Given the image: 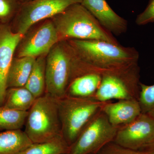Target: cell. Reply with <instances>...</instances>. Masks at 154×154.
<instances>
[{
    "mask_svg": "<svg viewBox=\"0 0 154 154\" xmlns=\"http://www.w3.org/2000/svg\"><path fill=\"white\" fill-rule=\"evenodd\" d=\"M71 80L88 73L103 75L139 65V53L134 47L101 40L71 39Z\"/></svg>",
    "mask_w": 154,
    "mask_h": 154,
    "instance_id": "cell-1",
    "label": "cell"
},
{
    "mask_svg": "<svg viewBox=\"0 0 154 154\" xmlns=\"http://www.w3.org/2000/svg\"><path fill=\"white\" fill-rule=\"evenodd\" d=\"M52 18L59 39L101 40L119 43L81 4L72 5Z\"/></svg>",
    "mask_w": 154,
    "mask_h": 154,
    "instance_id": "cell-2",
    "label": "cell"
},
{
    "mask_svg": "<svg viewBox=\"0 0 154 154\" xmlns=\"http://www.w3.org/2000/svg\"><path fill=\"white\" fill-rule=\"evenodd\" d=\"M25 131L33 143L63 136L57 99L45 94L37 98L28 111Z\"/></svg>",
    "mask_w": 154,
    "mask_h": 154,
    "instance_id": "cell-3",
    "label": "cell"
},
{
    "mask_svg": "<svg viewBox=\"0 0 154 154\" xmlns=\"http://www.w3.org/2000/svg\"><path fill=\"white\" fill-rule=\"evenodd\" d=\"M57 99L63 136L70 146L105 102L94 97L78 98L66 95Z\"/></svg>",
    "mask_w": 154,
    "mask_h": 154,
    "instance_id": "cell-4",
    "label": "cell"
},
{
    "mask_svg": "<svg viewBox=\"0 0 154 154\" xmlns=\"http://www.w3.org/2000/svg\"><path fill=\"white\" fill-rule=\"evenodd\" d=\"M46 59V91L55 99L63 97L71 78L72 60L68 43L55 45Z\"/></svg>",
    "mask_w": 154,
    "mask_h": 154,
    "instance_id": "cell-5",
    "label": "cell"
},
{
    "mask_svg": "<svg viewBox=\"0 0 154 154\" xmlns=\"http://www.w3.org/2000/svg\"><path fill=\"white\" fill-rule=\"evenodd\" d=\"M140 68L139 65L125 70L102 76L94 98L99 102L112 99H137L140 92Z\"/></svg>",
    "mask_w": 154,
    "mask_h": 154,
    "instance_id": "cell-6",
    "label": "cell"
},
{
    "mask_svg": "<svg viewBox=\"0 0 154 154\" xmlns=\"http://www.w3.org/2000/svg\"><path fill=\"white\" fill-rule=\"evenodd\" d=\"M118 128L113 126L102 110L85 126L75 142L70 147L69 154H96L113 142Z\"/></svg>",
    "mask_w": 154,
    "mask_h": 154,
    "instance_id": "cell-7",
    "label": "cell"
},
{
    "mask_svg": "<svg viewBox=\"0 0 154 154\" xmlns=\"http://www.w3.org/2000/svg\"><path fill=\"white\" fill-rule=\"evenodd\" d=\"M82 0H32L22 3L17 14V32L25 35L32 26L42 20L53 18L72 5Z\"/></svg>",
    "mask_w": 154,
    "mask_h": 154,
    "instance_id": "cell-8",
    "label": "cell"
},
{
    "mask_svg": "<svg viewBox=\"0 0 154 154\" xmlns=\"http://www.w3.org/2000/svg\"><path fill=\"white\" fill-rule=\"evenodd\" d=\"M113 142L141 151L154 143V117L141 113L134 121L118 128Z\"/></svg>",
    "mask_w": 154,
    "mask_h": 154,
    "instance_id": "cell-9",
    "label": "cell"
},
{
    "mask_svg": "<svg viewBox=\"0 0 154 154\" xmlns=\"http://www.w3.org/2000/svg\"><path fill=\"white\" fill-rule=\"evenodd\" d=\"M59 40L52 21H47L37 28L22 42L18 57H32L48 54Z\"/></svg>",
    "mask_w": 154,
    "mask_h": 154,
    "instance_id": "cell-10",
    "label": "cell"
},
{
    "mask_svg": "<svg viewBox=\"0 0 154 154\" xmlns=\"http://www.w3.org/2000/svg\"><path fill=\"white\" fill-rule=\"evenodd\" d=\"M24 36L14 32L6 25H0V107L4 105L8 90L7 80L14 52Z\"/></svg>",
    "mask_w": 154,
    "mask_h": 154,
    "instance_id": "cell-11",
    "label": "cell"
},
{
    "mask_svg": "<svg viewBox=\"0 0 154 154\" xmlns=\"http://www.w3.org/2000/svg\"><path fill=\"white\" fill-rule=\"evenodd\" d=\"M81 4L113 35L120 36L127 31V20L116 14L106 0H82Z\"/></svg>",
    "mask_w": 154,
    "mask_h": 154,
    "instance_id": "cell-12",
    "label": "cell"
},
{
    "mask_svg": "<svg viewBox=\"0 0 154 154\" xmlns=\"http://www.w3.org/2000/svg\"><path fill=\"white\" fill-rule=\"evenodd\" d=\"M101 110L110 124L117 128L134 121L142 113L138 100L135 99L105 102Z\"/></svg>",
    "mask_w": 154,
    "mask_h": 154,
    "instance_id": "cell-13",
    "label": "cell"
},
{
    "mask_svg": "<svg viewBox=\"0 0 154 154\" xmlns=\"http://www.w3.org/2000/svg\"><path fill=\"white\" fill-rule=\"evenodd\" d=\"M102 79V76L94 73L76 77L69 84L66 95L78 98H94Z\"/></svg>",
    "mask_w": 154,
    "mask_h": 154,
    "instance_id": "cell-14",
    "label": "cell"
},
{
    "mask_svg": "<svg viewBox=\"0 0 154 154\" xmlns=\"http://www.w3.org/2000/svg\"><path fill=\"white\" fill-rule=\"evenodd\" d=\"M32 143L22 129L0 131V154H19Z\"/></svg>",
    "mask_w": 154,
    "mask_h": 154,
    "instance_id": "cell-15",
    "label": "cell"
},
{
    "mask_svg": "<svg viewBox=\"0 0 154 154\" xmlns=\"http://www.w3.org/2000/svg\"><path fill=\"white\" fill-rule=\"evenodd\" d=\"M36 59L28 57L14 58L8 75V88L25 87Z\"/></svg>",
    "mask_w": 154,
    "mask_h": 154,
    "instance_id": "cell-16",
    "label": "cell"
},
{
    "mask_svg": "<svg viewBox=\"0 0 154 154\" xmlns=\"http://www.w3.org/2000/svg\"><path fill=\"white\" fill-rule=\"evenodd\" d=\"M46 59L43 56L36 58L25 87L37 99L46 91Z\"/></svg>",
    "mask_w": 154,
    "mask_h": 154,
    "instance_id": "cell-17",
    "label": "cell"
},
{
    "mask_svg": "<svg viewBox=\"0 0 154 154\" xmlns=\"http://www.w3.org/2000/svg\"><path fill=\"white\" fill-rule=\"evenodd\" d=\"M36 98L25 87L8 88L3 106L20 111H28Z\"/></svg>",
    "mask_w": 154,
    "mask_h": 154,
    "instance_id": "cell-18",
    "label": "cell"
},
{
    "mask_svg": "<svg viewBox=\"0 0 154 154\" xmlns=\"http://www.w3.org/2000/svg\"><path fill=\"white\" fill-rule=\"evenodd\" d=\"M70 147L61 136L49 141L33 143L19 154H66Z\"/></svg>",
    "mask_w": 154,
    "mask_h": 154,
    "instance_id": "cell-19",
    "label": "cell"
},
{
    "mask_svg": "<svg viewBox=\"0 0 154 154\" xmlns=\"http://www.w3.org/2000/svg\"><path fill=\"white\" fill-rule=\"evenodd\" d=\"M28 111L0 107V131L22 129L25 126Z\"/></svg>",
    "mask_w": 154,
    "mask_h": 154,
    "instance_id": "cell-20",
    "label": "cell"
},
{
    "mask_svg": "<svg viewBox=\"0 0 154 154\" xmlns=\"http://www.w3.org/2000/svg\"><path fill=\"white\" fill-rule=\"evenodd\" d=\"M140 86L138 101L142 113L150 114L154 117V84L148 85L140 82Z\"/></svg>",
    "mask_w": 154,
    "mask_h": 154,
    "instance_id": "cell-21",
    "label": "cell"
},
{
    "mask_svg": "<svg viewBox=\"0 0 154 154\" xmlns=\"http://www.w3.org/2000/svg\"><path fill=\"white\" fill-rule=\"evenodd\" d=\"M20 2L19 0H0V19L6 20L17 14L22 4Z\"/></svg>",
    "mask_w": 154,
    "mask_h": 154,
    "instance_id": "cell-22",
    "label": "cell"
},
{
    "mask_svg": "<svg viewBox=\"0 0 154 154\" xmlns=\"http://www.w3.org/2000/svg\"><path fill=\"white\" fill-rule=\"evenodd\" d=\"M96 154H145L140 151L126 148L113 142L105 145Z\"/></svg>",
    "mask_w": 154,
    "mask_h": 154,
    "instance_id": "cell-23",
    "label": "cell"
},
{
    "mask_svg": "<svg viewBox=\"0 0 154 154\" xmlns=\"http://www.w3.org/2000/svg\"><path fill=\"white\" fill-rule=\"evenodd\" d=\"M135 23L139 26L154 23V0H149L145 10L137 15Z\"/></svg>",
    "mask_w": 154,
    "mask_h": 154,
    "instance_id": "cell-24",
    "label": "cell"
},
{
    "mask_svg": "<svg viewBox=\"0 0 154 154\" xmlns=\"http://www.w3.org/2000/svg\"><path fill=\"white\" fill-rule=\"evenodd\" d=\"M145 154H154V143L141 150Z\"/></svg>",
    "mask_w": 154,
    "mask_h": 154,
    "instance_id": "cell-25",
    "label": "cell"
},
{
    "mask_svg": "<svg viewBox=\"0 0 154 154\" xmlns=\"http://www.w3.org/2000/svg\"><path fill=\"white\" fill-rule=\"evenodd\" d=\"M20 2H22V3L25 2H29V1H32V0H19Z\"/></svg>",
    "mask_w": 154,
    "mask_h": 154,
    "instance_id": "cell-26",
    "label": "cell"
},
{
    "mask_svg": "<svg viewBox=\"0 0 154 154\" xmlns=\"http://www.w3.org/2000/svg\"><path fill=\"white\" fill-rule=\"evenodd\" d=\"M69 154V153H68V154Z\"/></svg>",
    "mask_w": 154,
    "mask_h": 154,
    "instance_id": "cell-27",
    "label": "cell"
}]
</instances>
